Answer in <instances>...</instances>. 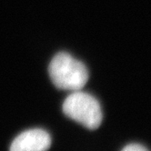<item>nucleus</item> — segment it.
<instances>
[{"label": "nucleus", "instance_id": "nucleus-1", "mask_svg": "<svg viewBox=\"0 0 151 151\" xmlns=\"http://www.w3.org/2000/svg\"><path fill=\"white\" fill-rule=\"evenodd\" d=\"M48 73L58 88L72 92L81 90L89 78L87 67L65 52H60L53 58Z\"/></svg>", "mask_w": 151, "mask_h": 151}, {"label": "nucleus", "instance_id": "nucleus-2", "mask_svg": "<svg viewBox=\"0 0 151 151\" xmlns=\"http://www.w3.org/2000/svg\"><path fill=\"white\" fill-rule=\"evenodd\" d=\"M63 112L90 130L98 128L103 119L102 109L98 99L81 90L72 92L66 99L63 103Z\"/></svg>", "mask_w": 151, "mask_h": 151}, {"label": "nucleus", "instance_id": "nucleus-3", "mask_svg": "<svg viewBox=\"0 0 151 151\" xmlns=\"http://www.w3.org/2000/svg\"><path fill=\"white\" fill-rule=\"evenodd\" d=\"M51 146L49 134L43 129H29L17 136L10 146V151H47Z\"/></svg>", "mask_w": 151, "mask_h": 151}, {"label": "nucleus", "instance_id": "nucleus-4", "mask_svg": "<svg viewBox=\"0 0 151 151\" xmlns=\"http://www.w3.org/2000/svg\"><path fill=\"white\" fill-rule=\"evenodd\" d=\"M121 151H148L145 147L139 144H129L125 147Z\"/></svg>", "mask_w": 151, "mask_h": 151}]
</instances>
